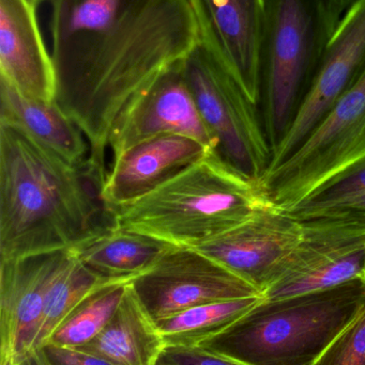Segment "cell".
<instances>
[{
    "instance_id": "21",
    "label": "cell",
    "mask_w": 365,
    "mask_h": 365,
    "mask_svg": "<svg viewBox=\"0 0 365 365\" xmlns=\"http://www.w3.org/2000/svg\"><path fill=\"white\" fill-rule=\"evenodd\" d=\"M111 281L116 280H109L94 274L70 251H66L47 297L34 351H40L47 344L58 326L83 300Z\"/></svg>"
},
{
    "instance_id": "25",
    "label": "cell",
    "mask_w": 365,
    "mask_h": 365,
    "mask_svg": "<svg viewBox=\"0 0 365 365\" xmlns=\"http://www.w3.org/2000/svg\"><path fill=\"white\" fill-rule=\"evenodd\" d=\"M158 365H241L199 347H166Z\"/></svg>"
},
{
    "instance_id": "11",
    "label": "cell",
    "mask_w": 365,
    "mask_h": 365,
    "mask_svg": "<svg viewBox=\"0 0 365 365\" xmlns=\"http://www.w3.org/2000/svg\"><path fill=\"white\" fill-rule=\"evenodd\" d=\"M364 68L365 0H357L341 19L310 89L272 152L265 175L278 168L299 148Z\"/></svg>"
},
{
    "instance_id": "29",
    "label": "cell",
    "mask_w": 365,
    "mask_h": 365,
    "mask_svg": "<svg viewBox=\"0 0 365 365\" xmlns=\"http://www.w3.org/2000/svg\"><path fill=\"white\" fill-rule=\"evenodd\" d=\"M327 1L331 4L332 8H334L341 16H343L357 0H327Z\"/></svg>"
},
{
    "instance_id": "17",
    "label": "cell",
    "mask_w": 365,
    "mask_h": 365,
    "mask_svg": "<svg viewBox=\"0 0 365 365\" xmlns=\"http://www.w3.org/2000/svg\"><path fill=\"white\" fill-rule=\"evenodd\" d=\"M0 124L13 126L74 165L85 164L89 145L79 126L56 102L30 100L0 79Z\"/></svg>"
},
{
    "instance_id": "7",
    "label": "cell",
    "mask_w": 365,
    "mask_h": 365,
    "mask_svg": "<svg viewBox=\"0 0 365 365\" xmlns=\"http://www.w3.org/2000/svg\"><path fill=\"white\" fill-rule=\"evenodd\" d=\"M199 113L218 143V152L244 175L261 181L271 160L267 133L231 73L201 44L182 62Z\"/></svg>"
},
{
    "instance_id": "14",
    "label": "cell",
    "mask_w": 365,
    "mask_h": 365,
    "mask_svg": "<svg viewBox=\"0 0 365 365\" xmlns=\"http://www.w3.org/2000/svg\"><path fill=\"white\" fill-rule=\"evenodd\" d=\"M181 135L218 151V143L204 122L181 63L163 74L120 118L111 130L113 158L148 139Z\"/></svg>"
},
{
    "instance_id": "22",
    "label": "cell",
    "mask_w": 365,
    "mask_h": 365,
    "mask_svg": "<svg viewBox=\"0 0 365 365\" xmlns=\"http://www.w3.org/2000/svg\"><path fill=\"white\" fill-rule=\"evenodd\" d=\"M132 281H111L96 289L58 326L46 345L77 349L91 342L115 314Z\"/></svg>"
},
{
    "instance_id": "16",
    "label": "cell",
    "mask_w": 365,
    "mask_h": 365,
    "mask_svg": "<svg viewBox=\"0 0 365 365\" xmlns=\"http://www.w3.org/2000/svg\"><path fill=\"white\" fill-rule=\"evenodd\" d=\"M30 0H0V79L30 100L55 102L57 81Z\"/></svg>"
},
{
    "instance_id": "28",
    "label": "cell",
    "mask_w": 365,
    "mask_h": 365,
    "mask_svg": "<svg viewBox=\"0 0 365 365\" xmlns=\"http://www.w3.org/2000/svg\"><path fill=\"white\" fill-rule=\"evenodd\" d=\"M19 365H51V362L47 359L46 355H45L44 351L40 349V351H36L32 353L27 359L24 360Z\"/></svg>"
},
{
    "instance_id": "6",
    "label": "cell",
    "mask_w": 365,
    "mask_h": 365,
    "mask_svg": "<svg viewBox=\"0 0 365 365\" xmlns=\"http://www.w3.org/2000/svg\"><path fill=\"white\" fill-rule=\"evenodd\" d=\"M365 158V68L297 150L261 179L274 206L295 208Z\"/></svg>"
},
{
    "instance_id": "3",
    "label": "cell",
    "mask_w": 365,
    "mask_h": 365,
    "mask_svg": "<svg viewBox=\"0 0 365 365\" xmlns=\"http://www.w3.org/2000/svg\"><path fill=\"white\" fill-rule=\"evenodd\" d=\"M272 206L259 180L212 151L145 197L111 212L118 227L178 248H195Z\"/></svg>"
},
{
    "instance_id": "5",
    "label": "cell",
    "mask_w": 365,
    "mask_h": 365,
    "mask_svg": "<svg viewBox=\"0 0 365 365\" xmlns=\"http://www.w3.org/2000/svg\"><path fill=\"white\" fill-rule=\"evenodd\" d=\"M341 19L327 0H265L259 77L272 152L310 89Z\"/></svg>"
},
{
    "instance_id": "30",
    "label": "cell",
    "mask_w": 365,
    "mask_h": 365,
    "mask_svg": "<svg viewBox=\"0 0 365 365\" xmlns=\"http://www.w3.org/2000/svg\"><path fill=\"white\" fill-rule=\"evenodd\" d=\"M360 280L364 281L365 283V268L364 269V272H362L361 276H360Z\"/></svg>"
},
{
    "instance_id": "20",
    "label": "cell",
    "mask_w": 365,
    "mask_h": 365,
    "mask_svg": "<svg viewBox=\"0 0 365 365\" xmlns=\"http://www.w3.org/2000/svg\"><path fill=\"white\" fill-rule=\"evenodd\" d=\"M263 296L210 302L176 313L156 323L166 347H197L263 302Z\"/></svg>"
},
{
    "instance_id": "31",
    "label": "cell",
    "mask_w": 365,
    "mask_h": 365,
    "mask_svg": "<svg viewBox=\"0 0 365 365\" xmlns=\"http://www.w3.org/2000/svg\"><path fill=\"white\" fill-rule=\"evenodd\" d=\"M30 1L32 2V4H36V6H38L40 2H42L43 0H30Z\"/></svg>"
},
{
    "instance_id": "27",
    "label": "cell",
    "mask_w": 365,
    "mask_h": 365,
    "mask_svg": "<svg viewBox=\"0 0 365 365\" xmlns=\"http://www.w3.org/2000/svg\"><path fill=\"white\" fill-rule=\"evenodd\" d=\"M42 349L51 365H116L81 349H61L51 345H46Z\"/></svg>"
},
{
    "instance_id": "2",
    "label": "cell",
    "mask_w": 365,
    "mask_h": 365,
    "mask_svg": "<svg viewBox=\"0 0 365 365\" xmlns=\"http://www.w3.org/2000/svg\"><path fill=\"white\" fill-rule=\"evenodd\" d=\"M103 182L88 160L71 164L0 124V261L69 250L113 225Z\"/></svg>"
},
{
    "instance_id": "13",
    "label": "cell",
    "mask_w": 365,
    "mask_h": 365,
    "mask_svg": "<svg viewBox=\"0 0 365 365\" xmlns=\"http://www.w3.org/2000/svg\"><path fill=\"white\" fill-rule=\"evenodd\" d=\"M201 46L236 79L253 104L261 102L259 53L265 0H188Z\"/></svg>"
},
{
    "instance_id": "15",
    "label": "cell",
    "mask_w": 365,
    "mask_h": 365,
    "mask_svg": "<svg viewBox=\"0 0 365 365\" xmlns=\"http://www.w3.org/2000/svg\"><path fill=\"white\" fill-rule=\"evenodd\" d=\"M199 141L181 135L148 139L113 158L101 197L109 212L145 197L210 152Z\"/></svg>"
},
{
    "instance_id": "24",
    "label": "cell",
    "mask_w": 365,
    "mask_h": 365,
    "mask_svg": "<svg viewBox=\"0 0 365 365\" xmlns=\"http://www.w3.org/2000/svg\"><path fill=\"white\" fill-rule=\"evenodd\" d=\"M314 365H365V308Z\"/></svg>"
},
{
    "instance_id": "18",
    "label": "cell",
    "mask_w": 365,
    "mask_h": 365,
    "mask_svg": "<svg viewBox=\"0 0 365 365\" xmlns=\"http://www.w3.org/2000/svg\"><path fill=\"white\" fill-rule=\"evenodd\" d=\"M131 283L106 327L91 342L77 349L116 365H158L166 344Z\"/></svg>"
},
{
    "instance_id": "23",
    "label": "cell",
    "mask_w": 365,
    "mask_h": 365,
    "mask_svg": "<svg viewBox=\"0 0 365 365\" xmlns=\"http://www.w3.org/2000/svg\"><path fill=\"white\" fill-rule=\"evenodd\" d=\"M364 195L365 158L321 185L299 205L287 212L302 220L317 212L354 201Z\"/></svg>"
},
{
    "instance_id": "4",
    "label": "cell",
    "mask_w": 365,
    "mask_h": 365,
    "mask_svg": "<svg viewBox=\"0 0 365 365\" xmlns=\"http://www.w3.org/2000/svg\"><path fill=\"white\" fill-rule=\"evenodd\" d=\"M365 308V283L265 300L199 349L241 365H314Z\"/></svg>"
},
{
    "instance_id": "8",
    "label": "cell",
    "mask_w": 365,
    "mask_h": 365,
    "mask_svg": "<svg viewBox=\"0 0 365 365\" xmlns=\"http://www.w3.org/2000/svg\"><path fill=\"white\" fill-rule=\"evenodd\" d=\"M131 284L154 321L210 302L263 296L207 255L178 247Z\"/></svg>"
},
{
    "instance_id": "26",
    "label": "cell",
    "mask_w": 365,
    "mask_h": 365,
    "mask_svg": "<svg viewBox=\"0 0 365 365\" xmlns=\"http://www.w3.org/2000/svg\"><path fill=\"white\" fill-rule=\"evenodd\" d=\"M321 219V220L338 221L365 227V195L354 201L340 204L329 210H323L302 220ZM299 220V219H298Z\"/></svg>"
},
{
    "instance_id": "9",
    "label": "cell",
    "mask_w": 365,
    "mask_h": 365,
    "mask_svg": "<svg viewBox=\"0 0 365 365\" xmlns=\"http://www.w3.org/2000/svg\"><path fill=\"white\" fill-rule=\"evenodd\" d=\"M280 278L263 294L284 299L334 289L360 279L365 268V227L310 219Z\"/></svg>"
},
{
    "instance_id": "12",
    "label": "cell",
    "mask_w": 365,
    "mask_h": 365,
    "mask_svg": "<svg viewBox=\"0 0 365 365\" xmlns=\"http://www.w3.org/2000/svg\"><path fill=\"white\" fill-rule=\"evenodd\" d=\"M66 251L0 261V365H19L36 351L47 297Z\"/></svg>"
},
{
    "instance_id": "19",
    "label": "cell",
    "mask_w": 365,
    "mask_h": 365,
    "mask_svg": "<svg viewBox=\"0 0 365 365\" xmlns=\"http://www.w3.org/2000/svg\"><path fill=\"white\" fill-rule=\"evenodd\" d=\"M174 248L151 236L109 225L69 249L94 274L109 280H134Z\"/></svg>"
},
{
    "instance_id": "10",
    "label": "cell",
    "mask_w": 365,
    "mask_h": 365,
    "mask_svg": "<svg viewBox=\"0 0 365 365\" xmlns=\"http://www.w3.org/2000/svg\"><path fill=\"white\" fill-rule=\"evenodd\" d=\"M302 230L301 221L272 206L192 249L207 255L263 295L286 268L301 240Z\"/></svg>"
},
{
    "instance_id": "1",
    "label": "cell",
    "mask_w": 365,
    "mask_h": 365,
    "mask_svg": "<svg viewBox=\"0 0 365 365\" xmlns=\"http://www.w3.org/2000/svg\"><path fill=\"white\" fill-rule=\"evenodd\" d=\"M55 102L106 177L109 135L152 85L201 43L188 0H49Z\"/></svg>"
}]
</instances>
